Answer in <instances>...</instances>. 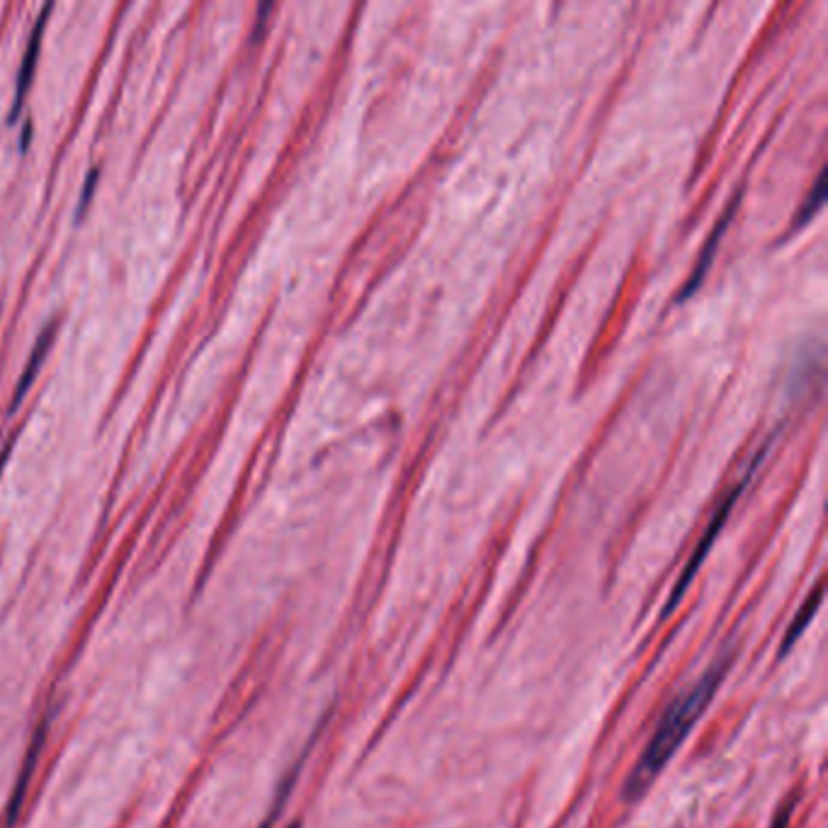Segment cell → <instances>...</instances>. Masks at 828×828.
<instances>
[{
  "label": "cell",
  "instance_id": "13",
  "mask_svg": "<svg viewBox=\"0 0 828 828\" xmlns=\"http://www.w3.org/2000/svg\"><path fill=\"white\" fill-rule=\"evenodd\" d=\"M287 828H302V821H294V824H289Z\"/></svg>",
  "mask_w": 828,
  "mask_h": 828
},
{
  "label": "cell",
  "instance_id": "4",
  "mask_svg": "<svg viewBox=\"0 0 828 828\" xmlns=\"http://www.w3.org/2000/svg\"><path fill=\"white\" fill-rule=\"evenodd\" d=\"M54 5L47 3L42 8V13H39L37 22H34L32 27V34H30V42H27L25 47V54H22V64H20V71H17V83H15V100H13V110H10V119H15L20 115V107H22V100H25V93L27 88H30V81H32V73H34V66H37V56H39V47H42V34L47 30V20H49V13Z\"/></svg>",
  "mask_w": 828,
  "mask_h": 828
},
{
  "label": "cell",
  "instance_id": "8",
  "mask_svg": "<svg viewBox=\"0 0 828 828\" xmlns=\"http://www.w3.org/2000/svg\"><path fill=\"white\" fill-rule=\"evenodd\" d=\"M824 187H826V173H824V170H821L819 178H816V183H814L812 195H809L807 202H804L802 207H799L797 219H795V224H792V229H799V226H802L804 221L814 217V212L821 207V202H824Z\"/></svg>",
  "mask_w": 828,
  "mask_h": 828
},
{
  "label": "cell",
  "instance_id": "9",
  "mask_svg": "<svg viewBox=\"0 0 828 828\" xmlns=\"http://www.w3.org/2000/svg\"><path fill=\"white\" fill-rule=\"evenodd\" d=\"M297 775H299V765H297V770H294L292 775H289V780L285 782V785H282V790H280V797H277V802H275V809H272L270 812V816L268 819L263 821V824H260V828H270L272 826V821L277 819V814H280V809H282V804H285V799L289 797V790H292V785H294V780H297Z\"/></svg>",
  "mask_w": 828,
  "mask_h": 828
},
{
  "label": "cell",
  "instance_id": "1",
  "mask_svg": "<svg viewBox=\"0 0 828 828\" xmlns=\"http://www.w3.org/2000/svg\"><path fill=\"white\" fill-rule=\"evenodd\" d=\"M731 663H734V651H724V654L719 656V659L714 661L685 693H680L676 700L671 702V707H668L666 714L661 717L654 736H651L649 744H646L644 753L639 756V761L634 763L632 773L627 775L625 790H622L625 802H637L639 797H644L646 790L651 787V782L659 778L661 770L666 768L673 756H676L680 744L688 739L690 731H693L702 714L710 707L717 690L722 688Z\"/></svg>",
  "mask_w": 828,
  "mask_h": 828
},
{
  "label": "cell",
  "instance_id": "12",
  "mask_svg": "<svg viewBox=\"0 0 828 828\" xmlns=\"http://www.w3.org/2000/svg\"><path fill=\"white\" fill-rule=\"evenodd\" d=\"M13 440H15V438H10V440H8V442H5V445H3V450H0V474H3V469H5V462H8L10 452H13Z\"/></svg>",
  "mask_w": 828,
  "mask_h": 828
},
{
  "label": "cell",
  "instance_id": "7",
  "mask_svg": "<svg viewBox=\"0 0 828 828\" xmlns=\"http://www.w3.org/2000/svg\"><path fill=\"white\" fill-rule=\"evenodd\" d=\"M821 598H824V593H821V583H816L814 591L809 593V598L804 600L802 605H799V610H797L795 620H792V625L787 627L785 639H782V644H780V659H782V656H787V651H790L792 646L797 644V639L802 637L804 629H807L809 622L814 620L816 610H819V605H821Z\"/></svg>",
  "mask_w": 828,
  "mask_h": 828
},
{
  "label": "cell",
  "instance_id": "10",
  "mask_svg": "<svg viewBox=\"0 0 828 828\" xmlns=\"http://www.w3.org/2000/svg\"><path fill=\"white\" fill-rule=\"evenodd\" d=\"M95 180H98V170H90L88 173V178H85V185H83V192H81V204H78V214L83 212L85 209V204H88V200H90V192H93V185H95Z\"/></svg>",
  "mask_w": 828,
  "mask_h": 828
},
{
  "label": "cell",
  "instance_id": "6",
  "mask_svg": "<svg viewBox=\"0 0 828 828\" xmlns=\"http://www.w3.org/2000/svg\"><path fill=\"white\" fill-rule=\"evenodd\" d=\"M54 333H56V319H51L47 326L42 328V333H39L37 340H34L32 345V353L27 357V365L25 370H22L20 379H17L15 384V394H13V404H10V413L17 411V406H20V401L25 399L27 389H30V384L34 382V377H37V370L42 367V360L47 357V350L51 345V340H54Z\"/></svg>",
  "mask_w": 828,
  "mask_h": 828
},
{
  "label": "cell",
  "instance_id": "11",
  "mask_svg": "<svg viewBox=\"0 0 828 828\" xmlns=\"http://www.w3.org/2000/svg\"><path fill=\"white\" fill-rule=\"evenodd\" d=\"M790 816H792V804H785V807H782L780 812L775 814V819H773V824H770V828H787V826H790Z\"/></svg>",
  "mask_w": 828,
  "mask_h": 828
},
{
  "label": "cell",
  "instance_id": "3",
  "mask_svg": "<svg viewBox=\"0 0 828 828\" xmlns=\"http://www.w3.org/2000/svg\"><path fill=\"white\" fill-rule=\"evenodd\" d=\"M49 719H51V714H47V717H44L42 722L37 724V729H34V736H32L30 746H27V753H25V761H22L20 775H17V780H15L13 795H10L8 807H5L3 828H13L15 821H17V816H20L22 802H25V797H27V787H30V780H32V775H34V768H37L39 756H42L44 741H47Z\"/></svg>",
  "mask_w": 828,
  "mask_h": 828
},
{
  "label": "cell",
  "instance_id": "5",
  "mask_svg": "<svg viewBox=\"0 0 828 828\" xmlns=\"http://www.w3.org/2000/svg\"><path fill=\"white\" fill-rule=\"evenodd\" d=\"M741 202V195H736L734 197V202L729 204L727 207V212L722 214V219L717 221V226H714V231H712V236L707 238V243H705V248H702V255H700V260H697V265H695V270H693V275H690V280L685 282L683 285V289H680V297L678 299H685V297H690V294L695 292L697 287H700V282L705 280V275H707V270H710V263H712V258H714V251H717V243L722 241V236H724V229H727V224L731 219H734V212H736V204Z\"/></svg>",
  "mask_w": 828,
  "mask_h": 828
},
{
  "label": "cell",
  "instance_id": "2",
  "mask_svg": "<svg viewBox=\"0 0 828 828\" xmlns=\"http://www.w3.org/2000/svg\"><path fill=\"white\" fill-rule=\"evenodd\" d=\"M768 450H770V442H765V445L761 447V452H758L756 457H753V462H751V469H748L746 472V476L744 479L739 481V484L734 486V491L729 493L727 498H724L722 503H719V508H717V513L712 515V520H710V525H707V530H705V535H702V540H700V544H697V549L693 552V557H690V561L688 564H685V569H683V574H680V578H678V583L676 586H673V591H671V598H668V603L663 605V612H661V617L663 620H666V617H671V612L678 608L680 605V600H683V595H685V591H688L690 588V583H693V578L697 576V571H700V566L705 564V559H707V554H710V549H712V544H714V540H717L719 537V532H722V527H724V523H727V518L731 515V510H734V506H736V501H739L741 498V493L746 491V486L751 484V479H753V474H756V469L761 467V462L765 459V455H768Z\"/></svg>",
  "mask_w": 828,
  "mask_h": 828
}]
</instances>
